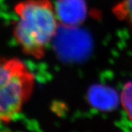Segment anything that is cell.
I'll return each instance as SVG.
<instances>
[{
  "mask_svg": "<svg viewBox=\"0 0 132 132\" xmlns=\"http://www.w3.org/2000/svg\"><path fill=\"white\" fill-rule=\"evenodd\" d=\"M36 76L16 57L0 56V123L17 118L32 97Z\"/></svg>",
  "mask_w": 132,
  "mask_h": 132,
  "instance_id": "cell-2",
  "label": "cell"
},
{
  "mask_svg": "<svg viewBox=\"0 0 132 132\" xmlns=\"http://www.w3.org/2000/svg\"><path fill=\"white\" fill-rule=\"evenodd\" d=\"M15 19L12 35L20 50L35 60H42L59 28L52 0H21L13 6Z\"/></svg>",
  "mask_w": 132,
  "mask_h": 132,
  "instance_id": "cell-1",
  "label": "cell"
},
{
  "mask_svg": "<svg viewBox=\"0 0 132 132\" xmlns=\"http://www.w3.org/2000/svg\"><path fill=\"white\" fill-rule=\"evenodd\" d=\"M89 100L93 106L103 110L112 109L117 103L115 95L103 88L95 89L90 92Z\"/></svg>",
  "mask_w": 132,
  "mask_h": 132,
  "instance_id": "cell-4",
  "label": "cell"
},
{
  "mask_svg": "<svg viewBox=\"0 0 132 132\" xmlns=\"http://www.w3.org/2000/svg\"><path fill=\"white\" fill-rule=\"evenodd\" d=\"M120 101L128 118L132 122V81H128L124 85Z\"/></svg>",
  "mask_w": 132,
  "mask_h": 132,
  "instance_id": "cell-6",
  "label": "cell"
},
{
  "mask_svg": "<svg viewBox=\"0 0 132 132\" xmlns=\"http://www.w3.org/2000/svg\"><path fill=\"white\" fill-rule=\"evenodd\" d=\"M114 16L132 29V0H120L112 8Z\"/></svg>",
  "mask_w": 132,
  "mask_h": 132,
  "instance_id": "cell-5",
  "label": "cell"
},
{
  "mask_svg": "<svg viewBox=\"0 0 132 132\" xmlns=\"http://www.w3.org/2000/svg\"><path fill=\"white\" fill-rule=\"evenodd\" d=\"M54 6L59 22L64 26L76 27L86 19L85 0H57Z\"/></svg>",
  "mask_w": 132,
  "mask_h": 132,
  "instance_id": "cell-3",
  "label": "cell"
}]
</instances>
